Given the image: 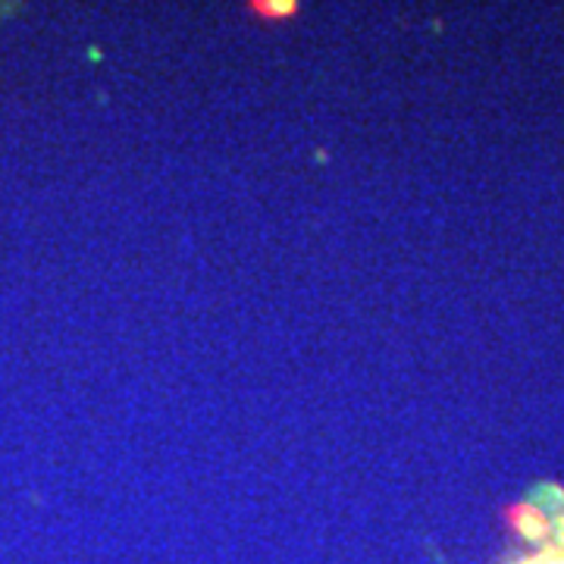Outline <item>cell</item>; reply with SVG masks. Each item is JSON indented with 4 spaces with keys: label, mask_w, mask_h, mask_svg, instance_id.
Wrapping results in <instances>:
<instances>
[{
    "label": "cell",
    "mask_w": 564,
    "mask_h": 564,
    "mask_svg": "<svg viewBox=\"0 0 564 564\" xmlns=\"http://www.w3.org/2000/svg\"><path fill=\"white\" fill-rule=\"evenodd\" d=\"M524 564H564V555L552 549V552H543V555H536V558H530V562Z\"/></svg>",
    "instance_id": "cell-1"
}]
</instances>
